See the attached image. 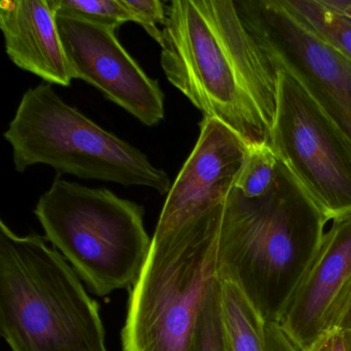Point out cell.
Here are the masks:
<instances>
[{"instance_id": "19", "label": "cell", "mask_w": 351, "mask_h": 351, "mask_svg": "<svg viewBox=\"0 0 351 351\" xmlns=\"http://www.w3.org/2000/svg\"><path fill=\"white\" fill-rule=\"evenodd\" d=\"M266 351H298L276 322H267Z\"/></svg>"}, {"instance_id": "5", "label": "cell", "mask_w": 351, "mask_h": 351, "mask_svg": "<svg viewBox=\"0 0 351 351\" xmlns=\"http://www.w3.org/2000/svg\"><path fill=\"white\" fill-rule=\"evenodd\" d=\"M34 215L46 239L92 293L104 298L135 285L152 245L141 205L106 188L57 178Z\"/></svg>"}, {"instance_id": "8", "label": "cell", "mask_w": 351, "mask_h": 351, "mask_svg": "<svg viewBox=\"0 0 351 351\" xmlns=\"http://www.w3.org/2000/svg\"><path fill=\"white\" fill-rule=\"evenodd\" d=\"M274 69L291 73L351 139V60L295 19L281 0H237Z\"/></svg>"}, {"instance_id": "21", "label": "cell", "mask_w": 351, "mask_h": 351, "mask_svg": "<svg viewBox=\"0 0 351 351\" xmlns=\"http://www.w3.org/2000/svg\"><path fill=\"white\" fill-rule=\"evenodd\" d=\"M328 7L351 18V0H324Z\"/></svg>"}, {"instance_id": "13", "label": "cell", "mask_w": 351, "mask_h": 351, "mask_svg": "<svg viewBox=\"0 0 351 351\" xmlns=\"http://www.w3.org/2000/svg\"><path fill=\"white\" fill-rule=\"evenodd\" d=\"M287 11L318 38L351 60V18L324 0H281Z\"/></svg>"}, {"instance_id": "17", "label": "cell", "mask_w": 351, "mask_h": 351, "mask_svg": "<svg viewBox=\"0 0 351 351\" xmlns=\"http://www.w3.org/2000/svg\"><path fill=\"white\" fill-rule=\"evenodd\" d=\"M130 11L135 23L143 26L147 34L161 46L163 32L158 26H165L167 22L166 7L160 0H122Z\"/></svg>"}, {"instance_id": "15", "label": "cell", "mask_w": 351, "mask_h": 351, "mask_svg": "<svg viewBox=\"0 0 351 351\" xmlns=\"http://www.w3.org/2000/svg\"><path fill=\"white\" fill-rule=\"evenodd\" d=\"M278 163L270 143L248 147L247 157L235 188L247 199L265 196L274 186Z\"/></svg>"}, {"instance_id": "11", "label": "cell", "mask_w": 351, "mask_h": 351, "mask_svg": "<svg viewBox=\"0 0 351 351\" xmlns=\"http://www.w3.org/2000/svg\"><path fill=\"white\" fill-rule=\"evenodd\" d=\"M0 29L14 64L45 83L69 87L71 67L48 0H3Z\"/></svg>"}, {"instance_id": "6", "label": "cell", "mask_w": 351, "mask_h": 351, "mask_svg": "<svg viewBox=\"0 0 351 351\" xmlns=\"http://www.w3.org/2000/svg\"><path fill=\"white\" fill-rule=\"evenodd\" d=\"M3 137L18 172L43 164L59 174L147 186L162 195L171 189L168 174L145 154L69 106L51 84L24 93Z\"/></svg>"}, {"instance_id": "12", "label": "cell", "mask_w": 351, "mask_h": 351, "mask_svg": "<svg viewBox=\"0 0 351 351\" xmlns=\"http://www.w3.org/2000/svg\"><path fill=\"white\" fill-rule=\"evenodd\" d=\"M219 282L231 351H266V320L235 285Z\"/></svg>"}, {"instance_id": "1", "label": "cell", "mask_w": 351, "mask_h": 351, "mask_svg": "<svg viewBox=\"0 0 351 351\" xmlns=\"http://www.w3.org/2000/svg\"><path fill=\"white\" fill-rule=\"evenodd\" d=\"M161 66L204 117L248 147L270 141L278 75L233 0H173L166 7Z\"/></svg>"}, {"instance_id": "3", "label": "cell", "mask_w": 351, "mask_h": 351, "mask_svg": "<svg viewBox=\"0 0 351 351\" xmlns=\"http://www.w3.org/2000/svg\"><path fill=\"white\" fill-rule=\"evenodd\" d=\"M38 234L0 221V332L12 351H108L100 306Z\"/></svg>"}, {"instance_id": "18", "label": "cell", "mask_w": 351, "mask_h": 351, "mask_svg": "<svg viewBox=\"0 0 351 351\" xmlns=\"http://www.w3.org/2000/svg\"><path fill=\"white\" fill-rule=\"evenodd\" d=\"M332 332H351V276L337 295L328 312L324 336Z\"/></svg>"}, {"instance_id": "23", "label": "cell", "mask_w": 351, "mask_h": 351, "mask_svg": "<svg viewBox=\"0 0 351 351\" xmlns=\"http://www.w3.org/2000/svg\"><path fill=\"white\" fill-rule=\"evenodd\" d=\"M346 337H347V336H346ZM347 341H348V340H347ZM348 351H351V350H350V347H349V344H348Z\"/></svg>"}, {"instance_id": "10", "label": "cell", "mask_w": 351, "mask_h": 351, "mask_svg": "<svg viewBox=\"0 0 351 351\" xmlns=\"http://www.w3.org/2000/svg\"><path fill=\"white\" fill-rule=\"evenodd\" d=\"M351 276V213L332 221L278 324L298 351H310L326 332L328 312Z\"/></svg>"}, {"instance_id": "9", "label": "cell", "mask_w": 351, "mask_h": 351, "mask_svg": "<svg viewBox=\"0 0 351 351\" xmlns=\"http://www.w3.org/2000/svg\"><path fill=\"white\" fill-rule=\"evenodd\" d=\"M56 16L73 79L99 90L145 126L165 118L163 91L119 42L116 29L71 16Z\"/></svg>"}, {"instance_id": "2", "label": "cell", "mask_w": 351, "mask_h": 351, "mask_svg": "<svg viewBox=\"0 0 351 351\" xmlns=\"http://www.w3.org/2000/svg\"><path fill=\"white\" fill-rule=\"evenodd\" d=\"M328 219L279 160L270 192L234 188L221 217L217 277L235 285L267 322L278 324L324 239Z\"/></svg>"}, {"instance_id": "7", "label": "cell", "mask_w": 351, "mask_h": 351, "mask_svg": "<svg viewBox=\"0 0 351 351\" xmlns=\"http://www.w3.org/2000/svg\"><path fill=\"white\" fill-rule=\"evenodd\" d=\"M270 143L328 221L351 213V139L303 86L277 69Z\"/></svg>"}, {"instance_id": "16", "label": "cell", "mask_w": 351, "mask_h": 351, "mask_svg": "<svg viewBox=\"0 0 351 351\" xmlns=\"http://www.w3.org/2000/svg\"><path fill=\"white\" fill-rule=\"evenodd\" d=\"M55 15L71 16L106 27H120L134 22L132 14L122 0H48Z\"/></svg>"}, {"instance_id": "20", "label": "cell", "mask_w": 351, "mask_h": 351, "mask_svg": "<svg viewBox=\"0 0 351 351\" xmlns=\"http://www.w3.org/2000/svg\"><path fill=\"white\" fill-rule=\"evenodd\" d=\"M310 351H348L346 334L341 332H328Z\"/></svg>"}, {"instance_id": "22", "label": "cell", "mask_w": 351, "mask_h": 351, "mask_svg": "<svg viewBox=\"0 0 351 351\" xmlns=\"http://www.w3.org/2000/svg\"><path fill=\"white\" fill-rule=\"evenodd\" d=\"M345 334H346L347 340H348L349 347H350V350H351V332H345Z\"/></svg>"}, {"instance_id": "4", "label": "cell", "mask_w": 351, "mask_h": 351, "mask_svg": "<svg viewBox=\"0 0 351 351\" xmlns=\"http://www.w3.org/2000/svg\"><path fill=\"white\" fill-rule=\"evenodd\" d=\"M223 213L154 233L147 262L129 289L122 351H190L203 302L217 279Z\"/></svg>"}, {"instance_id": "14", "label": "cell", "mask_w": 351, "mask_h": 351, "mask_svg": "<svg viewBox=\"0 0 351 351\" xmlns=\"http://www.w3.org/2000/svg\"><path fill=\"white\" fill-rule=\"evenodd\" d=\"M190 351H231L223 319L219 277L209 287L203 302Z\"/></svg>"}]
</instances>
